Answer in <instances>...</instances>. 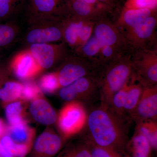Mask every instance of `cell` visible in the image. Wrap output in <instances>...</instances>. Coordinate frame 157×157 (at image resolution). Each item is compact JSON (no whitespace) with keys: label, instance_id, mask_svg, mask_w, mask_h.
<instances>
[{"label":"cell","instance_id":"6da1fadb","mask_svg":"<svg viewBox=\"0 0 157 157\" xmlns=\"http://www.w3.org/2000/svg\"><path fill=\"white\" fill-rule=\"evenodd\" d=\"M127 121L126 117L101 104L87 112L85 137L97 146L127 154L129 140Z\"/></svg>","mask_w":157,"mask_h":157},{"label":"cell","instance_id":"7a4b0ae2","mask_svg":"<svg viewBox=\"0 0 157 157\" xmlns=\"http://www.w3.org/2000/svg\"><path fill=\"white\" fill-rule=\"evenodd\" d=\"M131 55H124L101 68L98 78L99 94L102 105L109 107L116 93L131 79L134 69Z\"/></svg>","mask_w":157,"mask_h":157},{"label":"cell","instance_id":"3957f363","mask_svg":"<svg viewBox=\"0 0 157 157\" xmlns=\"http://www.w3.org/2000/svg\"><path fill=\"white\" fill-rule=\"evenodd\" d=\"M110 15L105 14L95 21L93 35L102 45L111 46L125 54H132L135 49L117 28Z\"/></svg>","mask_w":157,"mask_h":157},{"label":"cell","instance_id":"277c9868","mask_svg":"<svg viewBox=\"0 0 157 157\" xmlns=\"http://www.w3.org/2000/svg\"><path fill=\"white\" fill-rule=\"evenodd\" d=\"M133 76L144 88L157 86V48L137 49L131 55Z\"/></svg>","mask_w":157,"mask_h":157},{"label":"cell","instance_id":"5b68a950","mask_svg":"<svg viewBox=\"0 0 157 157\" xmlns=\"http://www.w3.org/2000/svg\"><path fill=\"white\" fill-rule=\"evenodd\" d=\"M98 72L95 64L72 52L60 64L56 73L61 88L85 76H97Z\"/></svg>","mask_w":157,"mask_h":157},{"label":"cell","instance_id":"8992f818","mask_svg":"<svg viewBox=\"0 0 157 157\" xmlns=\"http://www.w3.org/2000/svg\"><path fill=\"white\" fill-rule=\"evenodd\" d=\"M29 24L47 20H61L67 16V0H27Z\"/></svg>","mask_w":157,"mask_h":157},{"label":"cell","instance_id":"52a82bcc","mask_svg":"<svg viewBox=\"0 0 157 157\" xmlns=\"http://www.w3.org/2000/svg\"><path fill=\"white\" fill-rule=\"evenodd\" d=\"M87 112L82 103L67 102L61 109L58 117L59 128L65 138L76 135L86 127Z\"/></svg>","mask_w":157,"mask_h":157},{"label":"cell","instance_id":"ba28073f","mask_svg":"<svg viewBox=\"0 0 157 157\" xmlns=\"http://www.w3.org/2000/svg\"><path fill=\"white\" fill-rule=\"evenodd\" d=\"M26 44L64 42L61 20H47L29 24L24 37Z\"/></svg>","mask_w":157,"mask_h":157},{"label":"cell","instance_id":"9c48e42d","mask_svg":"<svg viewBox=\"0 0 157 157\" xmlns=\"http://www.w3.org/2000/svg\"><path fill=\"white\" fill-rule=\"evenodd\" d=\"M27 49L42 70L60 64L70 53L64 42L32 44Z\"/></svg>","mask_w":157,"mask_h":157},{"label":"cell","instance_id":"30bf717a","mask_svg":"<svg viewBox=\"0 0 157 157\" xmlns=\"http://www.w3.org/2000/svg\"><path fill=\"white\" fill-rule=\"evenodd\" d=\"M157 26L155 14L123 34L135 50L153 49L157 48Z\"/></svg>","mask_w":157,"mask_h":157},{"label":"cell","instance_id":"8fae6325","mask_svg":"<svg viewBox=\"0 0 157 157\" xmlns=\"http://www.w3.org/2000/svg\"><path fill=\"white\" fill-rule=\"evenodd\" d=\"M99 93L97 76H85L73 83L61 87L60 98L67 102L77 101L82 103L90 102Z\"/></svg>","mask_w":157,"mask_h":157},{"label":"cell","instance_id":"7c38bea8","mask_svg":"<svg viewBox=\"0 0 157 157\" xmlns=\"http://www.w3.org/2000/svg\"><path fill=\"white\" fill-rule=\"evenodd\" d=\"M128 116L136 124L157 121V86L144 88L138 104Z\"/></svg>","mask_w":157,"mask_h":157},{"label":"cell","instance_id":"4fadbf2b","mask_svg":"<svg viewBox=\"0 0 157 157\" xmlns=\"http://www.w3.org/2000/svg\"><path fill=\"white\" fill-rule=\"evenodd\" d=\"M9 70L18 79L24 81L30 80L42 71L27 48L19 52L13 57Z\"/></svg>","mask_w":157,"mask_h":157},{"label":"cell","instance_id":"5bb4252c","mask_svg":"<svg viewBox=\"0 0 157 157\" xmlns=\"http://www.w3.org/2000/svg\"><path fill=\"white\" fill-rule=\"evenodd\" d=\"M64 144V139L55 133L45 131L37 137L30 152V157H53Z\"/></svg>","mask_w":157,"mask_h":157},{"label":"cell","instance_id":"9a60e30c","mask_svg":"<svg viewBox=\"0 0 157 157\" xmlns=\"http://www.w3.org/2000/svg\"><path fill=\"white\" fill-rule=\"evenodd\" d=\"M157 14V8L127 9L123 7L114 21L122 33L134 28L154 14Z\"/></svg>","mask_w":157,"mask_h":157},{"label":"cell","instance_id":"2e32d148","mask_svg":"<svg viewBox=\"0 0 157 157\" xmlns=\"http://www.w3.org/2000/svg\"><path fill=\"white\" fill-rule=\"evenodd\" d=\"M106 14H109L111 15V14L106 10L80 1L67 0L66 17L69 16L78 19L95 21Z\"/></svg>","mask_w":157,"mask_h":157},{"label":"cell","instance_id":"e0dca14e","mask_svg":"<svg viewBox=\"0 0 157 157\" xmlns=\"http://www.w3.org/2000/svg\"><path fill=\"white\" fill-rule=\"evenodd\" d=\"M30 111L34 119L42 124H52L57 119L56 112L53 107L42 98H36L32 101Z\"/></svg>","mask_w":157,"mask_h":157},{"label":"cell","instance_id":"ac0fdd59","mask_svg":"<svg viewBox=\"0 0 157 157\" xmlns=\"http://www.w3.org/2000/svg\"><path fill=\"white\" fill-rule=\"evenodd\" d=\"M153 149L148 140L141 133L135 130L126 147L129 157H152Z\"/></svg>","mask_w":157,"mask_h":157},{"label":"cell","instance_id":"d6986e66","mask_svg":"<svg viewBox=\"0 0 157 157\" xmlns=\"http://www.w3.org/2000/svg\"><path fill=\"white\" fill-rule=\"evenodd\" d=\"M6 135H8L15 143L33 147L34 132L27 125L26 122L7 127Z\"/></svg>","mask_w":157,"mask_h":157},{"label":"cell","instance_id":"ffe728a7","mask_svg":"<svg viewBox=\"0 0 157 157\" xmlns=\"http://www.w3.org/2000/svg\"><path fill=\"white\" fill-rule=\"evenodd\" d=\"M101 46L99 40L93 34L87 42L72 52L91 62L98 67L97 63L100 56Z\"/></svg>","mask_w":157,"mask_h":157},{"label":"cell","instance_id":"44dd1931","mask_svg":"<svg viewBox=\"0 0 157 157\" xmlns=\"http://www.w3.org/2000/svg\"><path fill=\"white\" fill-rule=\"evenodd\" d=\"M144 87L133 76L128 82L125 104L124 111L125 115H129L136 107L143 94Z\"/></svg>","mask_w":157,"mask_h":157},{"label":"cell","instance_id":"7402d4cb","mask_svg":"<svg viewBox=\"0 0 157 157\" xmlns=\"http://www.w3.org/2000/svg\"><path fill=\"white\" fill-rule=\"evenodd\" d=\"M57 157H92L90 147L84 137L68 144Z\"/></svg>","mask_w":157,"mask_h":157},{"label":"cell","instance_id":"603a6c76","mask_svg":"<svg viewBox=\"0 0 157 157\" xmlns=\"http://www.w3.org/2000/svg\"><path fill=\"white\" fill-rule=\"evenodd\" d=\"M23 84L16 81H8L0 89V101L5 106L21 98Z\"/></svg>","mask_w":157,"mask_h":157},{"label":"cell","instance_id":"cb8c5ba5","mask_svg":"<svg viewBox=\"0 0 157 157\" xmlns=\"http://www.w3.org/2000/svg\"><path fill=\"white\" fill-rule=\"evenodd\" d=\"M135 130L147 139L153 150H157V121H147L138 123L136 124Z\"/></svg>","mask_w":157,"mask_h":157},{"label":"cell","instance_id":"d4e9b609","mask_svg":"<svg viewBox=\"0 0 157 157\" xmlns=\"http://www.w3.org/2000/svg\"><path fill=\"white\" fill-rule=\"evenodd\" d=\"M19 28L11 23H0V48L11 45L18 36Z\"/></svg>","mask_w":157,"mask_h":157},{"label":"cell","instance_id":"484cf974","mask_svg":"<svg viewBox=\"0 0 157 157\" xmlns=\"http://www.w3.org/2000/svg\"><path fill=\"white\" fill-rule=\"evenodd\" d=\"M23 107L20 101H14L6 105L5 108L6 117L10 126L25 122L23 117Z\"/></svg>","mask_w":157,"mask_h":157},{"label":"cell","instance_id":"4316f807","mask_svg":"<svg viewBox=\"0 0 157 157\" xmlns=\"http://www.w3.org/2000/svg\"><path fill=\"white\" fill-rule=\"evenodd\" d=\"M0 141L10 154L16 157H25L32 149L30 147L14 143L8 135H4L0 139Z\"/></svg>","mask_w":157,"mask_h":157},{"label":"cell","instance_id":"83f0119b","mask_svg":"<svg viewBox=\"0 0 157 157\" xmlns=\"http://www.w3.org/2000/svg\"><path fill=\"white\" fill-rule=\"evenodd\" d=\"M26 2L27 0H0V19L16 14Z\"/></svg>","mask_w":157,"mask_h":157},{"label":"cell","instance_id":"f1b7e54d","mask_svg":"<svg viewBox=\"0 0 157 157\" xmlns=\"http://www.w3.org/2000/svg\"><path fill=\"white\" fill-rule=\"evenodd\" d=\"M39 86L42 91L52 94L61 88L58 76L56 72L45 74L39 79Z\"/></svg>","mask_w":157,"mask_h":157},{"label":"cell","instance_id":"f546056e","mask_svg":"<svg viewBox=\"0 0 157 157\" xmlns=\"http://www.w3.org/2000/svg\"><path fill=\"white\" fill-rule=\"evenodd\" d=\"M128 82L116 93L112 98L110 105L108 107L117 114L123 117H126L124 108L128 91Z\"/></svg>","mask_w":157,"mask_h":157},{"label":"cell","instance_id":"4dcf8cb0","mask_svg":"<svg viewBox=\"0 0 157 157\" xmlns=\"http://www.w3.org/2000/svg\"><path fill=\"white\" fill-rule=\"evenodd\" d=\"M41 95L42 90L35 82L27 81L23 84L21 99L25 101H33L34 99L40 98Z\"/></svg>","mask_w":157,"mask_h":157},{"label":"cell","instance_id":"1f68e13d","mask_svg":"<svg viewBox=\"0 0 157 157\" xmlns=\"http://www.w3.org/2000/svg\"><path fill=\"white\" fill-rule=\"evenodd\" d=\"M86 138L90 147L92 157H129L125 154L113 150L111 149L104 148L95 145Z\"/></svg>","mask_w":157,"mask_h":157},{"label":"cell","instance_id":"d6a6232c","mask_svg":"<svg viewBox=\"0 0 157 157\" xmlns=\"http://www.w3.org/2000/svg\"><path fill=\"white\" fill-rule=\"evenodd\" d=\"M112 10L113 15L117 16L124 6V0H98Z\"/></svg>","mask_w":157,"mask_h":157},{"label":"cell","instance_id":"836d02e7","mask_svg":"<svg viewBox=\"0 0 157 157\" xmlns=\"http://www.w3.org/2000/svg\"><path fill=\"white\" fill-rule=\"evenodd\" d=\"M77 1L86 3V4H88V5L98 7V8H100V9H104V10L108 11L111 14V15L113 16V13L112 10L103 3L99 2L98 0H77Z\"/></svg>","mask_w":157,"mask_h":157},{"label":"cell","instance_id":"e575fe53","mask_svg":"<svg viewBox=\"0 0 157 157\" xmlns=\"http://www.w3.org/2000/svg\"><path fill=\"white\" fill-rule=\"evenodd\" d=\"M9 70L5 66L0 65V89L8 81Z\"/></svg>","mask_w":157,"mask_h":157},{"label":"cell","instance_id":"d590c367","mask_svg":"<svg viewBox=\"0 0 157 157\" xmlns=\"http://www.w3.org/2000/svg\"><path fill=\"white\" fill-rule=\"evenodd\" d=\"M0 157H16L10 154L7 150L6 149L0 141Z\"/></svg>","mask_w":157,"mask_h":157},{"label":"cell","instance_id":"8d00e7d4","mask_svg":"<svg viewBox=\"0 0 157 157\" xmlns=\"http://www.w3.org/2000/svg\"><path fill=\"white\" fill-rule=\"evenodd\" d=\"M7 128L4 121L0 118V139L6 135Z\"/></svg>","mask_w":157,"mask_h":157}]
</instances>
